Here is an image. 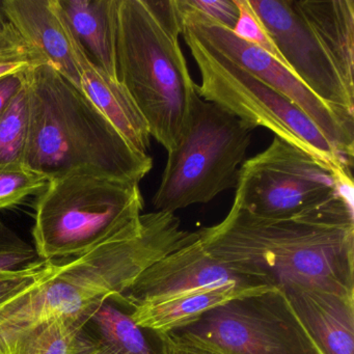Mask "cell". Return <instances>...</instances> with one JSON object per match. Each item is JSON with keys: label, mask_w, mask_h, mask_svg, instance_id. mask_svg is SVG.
I'll return each instance as SVG.
<instances>
[{"label": "cell", "mask_w": 354, "mask_h": 354, "mask_svg": "<svg viewBox=\"0 0 354 354\" xmlns=\"http://www.w3.org/2000/svg\"><path fill=\"white\" fill-rule=\"evenodd\" d=\"M28 122V94L24 86L0 113V167H24Z\"/></svg>", "instance_id": "obj_21"}, {"label": "cell", "mask_w": 354, "mask_h": 354, "mask_svg": "<svg viewBox=\"0 0 354 354\" xmlns=\"http://www.w3.org/2000/svg\"><path fill=\"white\" fill-rule=\"evenodd\" d=\"M235 1L239 10V17L235 28L232 30L234 35L240 40L245 41L248 44L262 49L287 68L270 35L268 34L256 13L252 11L248 0H235Z\"/></svg>", "instance_id": "obj_24"}, {"label": "cell", "mask_w": 354, "mask_h": 354, "mask_svg": "<svg viewBox=\"0 0 354 354\" xmlns=\"http://www.w3.org/2000/svg\"><path fill=\"white\" fill-rule=\"evenodd\" d=\"M24 72L11 74V75L0 78V113L5 111L12 99L24 88V82H26Z\"/></svg>", "instance_id": "obj_29"}, {"label": "cell", "mask_w": 354, "mask_h": 354, "mask_svg": "<svg viewBox=\"0 0 354 354\" xmlns=\"http://www.w3.org/2000/svg\"><path fill=\"white\" fill-rule=\"evenodd\" d=\"M70 37L80 65L84 94L136 151L148 154L150 130L136 103L119 80L91 63L71 34Z\"/></svg>", "instance_id": "obj_17"}, {"label": "cell", "mask_w": 354, "mask_h": 354, "mask_svg": "<svg viewBox=\"0 0 354 354\" xmlns=\"http://www.w3.org/2000/svg\"><path fill=\"white\" fill-rule=\"evenodd\" d=\"M45 63L42 55L24 40L10 22L0 32V78Z\"/></svg>", "instance_id": "obj_22"}, {"label": "cell", "mask_w": 354, "mask_h": 354, "mask_svg": "<svg viewBox=\"0 0 354 354\" xmlns=\"http://www.w3.org/2000/svg\"><path fill=\"white\" fill-rule=\"evenodd\" d=\"M183 28L202 39L223 57L243 68L297 105L322 132L331 146L353 163L354 129L346 125L288 68L262 49L240 40L232 30L177 0Z\"/></svg>", "instance_id": "obj_10"}, {"label": "cell", "mask_w": 354, "mask_h": 354, "mask_svg": "<svg viewBox=\"0 0 354 354\" xmlns=\"http://www.w3.org/2000/svg\"><path fill=\"white\" fill-rule=\"evenodd\" d=\"M192 9L207 16L213 21L233 30L239 17L235 0H186Z\"/></svg>", "instance_id": "obj_28"}, {"label": "cell", "mask_w": 354, "mask_h": 354, "mask_svg": "<svg viewBox=\"0 0 354 354\" xmlns=\"http://www.w3.org/2000/svg\"><path fill=\"white\" fill-rule=\"evenodd\" d=\"M176 331L234 354H321L279 289L225 302Z\"/></svg>", "instance_id": "obj_9"}, {"label": "cell", "mask_w": 354, "mask_h": 354, "mask_svg": "<svg viewBox=\"0 0 354 354\" xmlns=\"http://www.w3.org/2000/svg\"><path fill=\"white\" fill-rule=\"evenodd\" d=\"M260 293L263 292L240 287L206 290L142 302L132 306L130 314L134 322L146 330L169 333L192 324L205 313L225 302Z\"/></svg>", "instance_id": "obj_19"}, {"label": "cell", "mask_w": 354, "mask_h": 354, "mask_svg": "<svg viewBox=\"0 0 354 354\" xmlns=\"http://www.w3.org/2000/svg\"><path fill=\"white\" fill-rule=\"evenodd\" d=\"M53 3L88 61L119 80L115 64L119 0H53Z\"/></svg>", "instance_id": "obj_16"}, {"label": "cell", "mask_w": 354, "mask_h": 354, "mask_svg": "<svg viewBox=\"0 0 354 354\" xmlns=\"http://www.w3.org/2000/svg\"><path fill=\"white\" fill-rule=\"evenodd\" d=\"M225 287L256 292L274 289L257 277L238 272L219 262L198 239L146 269L123 297L131 308L142 302Z\"/></svg>", "instance_id": "obj_12"}, {"label": "cell", "mask_w": 354, "mask_h": 354, "mask_svg": "<svg viewBox=\"0 0 354 354\" xmlns=\"http://www.w3.org/2000/svg\"><path fill=\"white\" fill-rule=\"evenodd\" d=\"M24 167L47 181L78 171L140 184L153 159L136 151L86 96L48 64L28 69Z\"/></svg>", "instance_id": "obj_3"}, {"label": "cell", "mask_w": 354, "mask_h": 354, "mask_svg": "<svg viewBox=\"0 0 354 354\" xmlns=\"http://www.w3.org/2000/svg\"><path fill=\"white\" fill-rule=\"evenodd\" d=\"M46 178L26 167H0V210L20 204L28 196L42 194Z\"/></svg>", "instance_id": "obj_23"}, {"label": "cell", "mask_w": 354, "mask_h": 354, "mask_svg": "<svg viewBox=\"0 0 354 354\" xmlns=\"http://www.w3.org/2000/svg\"><path fill=\"white\" fill-rule=\"evenodd\" d=\"M354 98L353 0H294Z\"/></svg>", "instance_id": "obj_18"}, {"label": "cell", "mask_w": 354, "mask_h": 354, "mask_svg": "<svg viewBox=\"0 0 354 354\" xmlns=\"http://www.w3.org/2000/svg\"><path fill=\"white\" fill-rule=\"evenodd\" d=\"M140 184L78 171L39 194L32 227L41 260L76 258L113 239L142 214Z\"/></svg>", "instance_id": "obj_5"}, {"label": "cell", "mask_w": 354, "mask_h": 354, "mask_svg": "<svg viewBox=\"0 0 354 354\" xmlns=\"http://www.w3.org/2000/svg\"><path fill=\"white\" fill-rule=\"evenodd\" d=\"M198 234L213 258L274 289L354 298L353 183H342L326 204L287 221L260 218L232 205L221 223Z\"/></svg>", "instance_id": "obj_1"}, {"label": "cell", "mask_w": 354, "mask_h": 354, "mask_svg": "<svg viewBox=\"0 0 354 354\" xmlns=\"http://www.w3.org/2000/svg\"><path fill=\"white\" fill-rule=\"evenodd\" d=\"M182 37L200 70L198 96L237 117L252 129L265 128L300 149L337 176L352 177V165L344 158L290 99L271 88L223 57L187 28Z\"/></svg>", "instance_id": "obj_7"}, {"label": "cell", "mask_w": 354, "mask_h": 354, "mask_svg": "<svg viewBox=\"0 0 354 354\" xmlns=\"http://www.w3.org/2000/svg\"><path fill=\"white\" fill-rule=\"evenodd\" d=\"M288 69L354 129V98L294 0H248Z\"/></svg>", "instance_id": "obj_11"}, {"label": "cell", "mask_w": 354, "mask_h": 354, "mask_svg": "<svg viewBox=\"0 0 354 354\" xmlns=\"http://www.w3.org/2000/svg\"><path fill=\"white\" fill-rule=\"evenodd\" d=\"M115 64L120 84L167 152L177 147L196 94L179 38L157 21L145 0H119Z\"/></svg>", "instance_id": "obj_4"}, {"label": "cell", "mask_w": 354, "mask_h": 354, "mask_svg": "<svg viewBox=\"0 0 354 354\" xmlns=\"http://www.w3.org/2000/svg\"><path fill=\"white\" fill-rule=\"evenodd\" d=\"M152 333L160 354H234L225 348L181 331Z\"/></svg>", "instance_id": "obj_27"}, {"label": "cell", "mask_w": 354, "mask_h": 354, "mask_svg": "<svg viewBox=\"0 0 354 354\" xmlns=\"http://www.w3.org/2000/svg\"><path fill=\"white\" fill-rule=\"evenodd\" d=\"M349 180L274 136L241 165L233 205L260 218L287 221L326 204Z\"/></svg>", "instance_id": "obj_8"}, {"label": "cell", "mask_w": 354, "mask_h": 354, "mask_svg": "<svg viewBox=\"0 0 354 354\" xmlns=\"http://www.w3.org/2000/svg\"><path fill=\"white\" fill-rule=\"evenodd\" d=\"M59 261L39 260L17 270L0 272V304L53 273Z\"/></svg>", "instance_id": "obj_25"}, {"label": "cell", "mask_w": 354, "mask_h": 354, "mask_svg": "<svg viewBox=\"0 0 354 354\" xmlns=\"http://www.w3.org/2000/svg\"><path fill=\"white\" fill-rule=\"evenodd\" d=\"M6 22H7V19H6L5 15H3V10H1V5H0V32L3 30Z\"/></svg>", "instance_id": "obj_30"}, {"label": "cell", "mask_w": 354, "mask_h": 354, "mask_svg": "<svg viewBox=\"0 0 354 354\" xmlns=\"http://www.w3.org/2000/svg\"><path fill=\"white\" fill-rule=\"evenodd\" d=\"M252 131L237 117L196 93L181 138L167 153L153 196L155 211L175 214L235 188Z\"/></svg>", "instance_id": "obj_6"}, {"label": "cell", "mask_w": 354, "mask_h": 354, "mask_svg": "<svg viewBox=\"0 0 354 354\" xmlns=\"http://www.w3.org/2000/svg\"><path fill=\"white\" fill-rule=\"evenodd\" d=\"M0 5L7 21L42 55L45 63L82 90L71 37L53 0H3Z\"/></svg>", "instance_id": "obj_13"}, {"label": "cell", "mask_w": 354, "mask_h": 354, "mask_svg": "<svg viewBox=\"0 0 354 354\" xmlns=\"http://www.w3.org/2000/svg\"><path fill=\"white\" fill-rule=\"evenodd\" d=\"M39 260L34 246L0 223V272L17 270Z\"/></svg>", "instance_id": "obj_26"}, {"label": "cell", "mask_w": 354, "mask_h": 354, "mask_svg": "<svg viewBox=\"0 0 354 354\" xmlns=\"http://www.w3.org/2000/svg\"><path fill=\"white\" fill-rule=\"evenodd\" d=\"M283 292L321 354H354V298L304 288Z\"/></svg>", "instance_id": "obj_14"}, {"label": "cell", "mask_w": 354, "mask_h": 354, "mask_svg": "<svg viewBox=\"0 0 354 354\" xmlns=\"http://www.w3.org/2000/svg\"><path fill=\"white\" fill-rule=\"evenodd\" d=\"M198 239L174 213H142L119 235L0 304V339L59 317H78L106 298L123 296L149 267Z\"/></svg>", "instance_id": "obj_2"}, {"label": "cell", "mask_w": 354, "mask_h": 354, "mask_svg": "<svg viewBox=\"0 0 354 354\" xmlns=\"http://www.w3.org/2000/svg\"><path fill=\"white\" fill-rule=\"evenodd\" d=\"M130 313L123 296L106 298L88 317L69 354H160L154 335L149 337Z\"/></svg>", "instance_id": "obj_15"}, {"label": "cell", "mask_w": 354, "mask_h": 354, "mask_svg": "<svg viewBox=\"0 0 354 354\" xmlns=\"http://www.w3.org/2000/svg\"><path fill=\"white\" fill-rule=\"evenodd\" d=\"M95 308L82 316L45 321L0 339V354H69L80 329Z\"/></svg>", "instance_id": "obj_20"}]
</instances>
